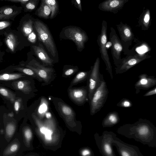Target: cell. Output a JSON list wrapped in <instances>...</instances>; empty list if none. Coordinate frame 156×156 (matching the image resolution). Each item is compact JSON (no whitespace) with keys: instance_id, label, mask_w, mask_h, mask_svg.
I'll return each mask as SVG.
<instances>
[{"instance_id":"cell-16","label":"cell","mask_w":156,"mask_h":156,"mask_svg":"<svg viewBox=\"0 0 156 156\" xmlns=\"http://www.w3.org/2000/svg\"><path fill=\"white\" fill-rule=\"evenodd\" d=\"M69 94L70 97L76 101L83 102L86 99L87 91L83 88L71 89L69 90Z\"/></svg>"},{"instance_id":"cell-18","label":"cell","mask_w":156,"mask_h":156,"mask_svg":"<svg viewBox=\"0 0 156 156\" xmlns=\"http://www.w3.org/2000/svg\"><path fill=\"white\" fill-rule=\"evenodd\" d=\"M34 52L38 58L44 63L46 65H52L53 60L48 56L44 48L40 46H32Z\"/></svg>"},{"instance_id":"cell-7","label":"cell","mask_w":156,"mask_h":156,"mask_svg":"<svg viewBox=\"0 0 156 156\" xmlns=\"http://www.w3.org/2000/svg\"><path fill=\"white\" fill-rule=\"evenodd\" d=\"M151 57V56L145 54L141 55L136 53L133 55H128L123 58L121 64L115 67V73L117 74H120L126 72L141 61Z\"/></svg>"},{"instance_id":"cell-29","label":"cell","mask_w":156,"mask_h":156,"mask_svg":"<svg viewBox=\"0 0 156 156\" xmlns=\"http://www.w3.org/2000/svg\"><path fill=\"white\" fill-rule=\"evenodd\" d=\"M15 69L27 75L37 77L34 71L30 69L17 67L15 68Z\"/></svg>"},{"instance_id":"cell-12","label":"cell","mask_w":156,"mask_h":156,"mask_svg":"<svg viewBox=\"0 0 156 156\" xmlns=\"http://www.w3.org/2000/svg\"><path fill=\"white\" fill-rule=\"evenodd\" d=\"M113 146L116 147L118 152L121 156H143L137 147L126 143L116 136L113 141Z\"/></svg>"},{"instance_id":"cell-32","label":"cell","mask_w":156,"mask_h":156,"mask_svg":"<svg viewBox=\"0 0 156 156\" xmlns=\"http://www.w3.org/2000/svg\"><path fill=\"white\" fill-rule=\"evenodd\" d=\"M24 134L26 141L29 143L32 139V133L31 129L27 128L25 129Z\"/></svg>"},{"instance_id":"cell-11","label":"cell","mask_w":156,"mask_h":156,"mask_svg":"<svg viewBox=\"0 0 156 156\" xmlns=\"http://www.w3.org/2000/svg\"><path fill=\"white\" fill-rule=\"evenodd\" d=\"M26 67L33 71L38 78L45 83H48L51 79L53 72L51 68L45 67L35 60L30 62Z\"/></svg>"},{"instance_id":"cell-8","label":"cell","mask_w":156,"mask_h":156,"mask_svg":"<svg viewBox=\"0 0 156 156\" xmlns=\"http://www.w3.org/2000/svg\"><path fill=\"white\" fill-rule=\"evenodd\" d=\"M110 30L109 40L112 44L111 47V53L114 64L116 67L121 64L123 60V58H121V55L123 48L115 30L111 27Z\"/></svg>"},{"instance_id":"cell-22","label":"cell","mask_w":156,"mask_h":156,"mask_svg":"<svg viewBox=\"0 0 156 156\" xmlns=\"http://www.w3.org/2000/svg\"><path fill=\"white\" fill-rule=\"evenodd\" d=\"M39 131L43 135L46 141L50 142L52 141V136L53 134V131L45 126H42L40 127Z\"/></svg>"},{"instance_id":"cell-21","label":"cell","mask_w":156,"mask_h":156,"mask_svg":"<svg viewBox=\"0 0 156 156\" xmlns=\"http://www.w3.org/2000/svg\"><path fill=\"white\" fill-rule=\"evenodd\" d=\"M12 85L16 89L24 93H29L31 90L30 82L27 80H18L13 82Z\"/></svg>"},{"instance_id":"cell-33","label":"cell","mask_w":156,"mask_h":156,"mask_svg":"<svg viewBox=\"0 0 156 156\" xmlns=\"http://www.w3.org/2000/svg\"><path fill=\"white\" fill-rule=\"evenodd\" d=\"M0 94L7 98L11 97L13 96V94L9 90L2 87H0Z\"/></svg>"},{"instance_id":"cell-44","label":"cell","mask_w":156,"mask_h":156,"mask_svg":"<svg viewBox=\"0 0 156 156\" xmlns=\"http://www.w3.org/2000/svg\"><path fill=\"white\" fill-rule=\"evenodd\" d=\"M20 107V102L18 101H16L15 102L14 104V108L15 111L17 112L19 111Z\"/></svg>"},{"instance_id":"cell-31","label":"cell","mask_w":156,"mask_h":156,"mask_svg":"<svg viewBox=\"0 0 156 156\" xmlns=\"http://www.w3.org/2000/svg\"><path fill=\"white\" fill-rule=\"evenodd\" d=\"M117 105L119 107L127 108L131 107L132 105L129 100L123 99L119 102L117 104Z\"/></svg>"},{"instance_id":"cell-36","label":"cell","mask_w":156,"mask_h":156,"mask_svg":"<svg viewBox=\"0 0 156 156\" xmlns=\"http://www.w3.org/2000/svg\"><path fill=\"white\" fill-rule=\"evenodd\" d=\"M76 68H70L68 69L63 72V75L65 77H68L74 74L77 70Z\"/></svg>"},{"instance_id":"cell-14","label":"cell","mask_w":156,"mask_h":156,"mask_svg":"<svg viewBox=\"0 0 156 156\" xmlns=\"http://www.w3.org/2000/svg\"><path fill=\"white\" fill-rule=\"evenodd\" d=\"M139 80L136 82L134 87L136 93H139L140 90H148L156 85V78L153 76H148L146 74H140Z\"/></svg>"},{"instance_id":"cell-41","label":"cell","mask_w":156,"mask_h":156,"mask_svg":"<svg viewBox=\"0 0 156 156\" xmlns=\"http://www.w3.org/2000/svg\"><path fill=\"white\" fill-rule=\"evenodd\" d=\"M1 1H7L12 2L20 3L22 4H26L28 2L32 0H0Z\"/></svg>"},{"instance_id":"cell-25","label":"cell","mask_w":156,"mask_h":156,"mask_svg":"<svg viewBox=\"0 0 156 156\" xmlns=\"http://www.w3.org/2000/svg\"><path fill=\"white\" fill-rule=\"evenodd\" d=\"M22 73H4L0 75V80H13L25 76Z\"/></svg>"},{"instance_id":"cell-4","label":"cell","mask_w":156,"mask_h":156,"mask_svg":"<svg viewBox=\"0 0 156 156\" xmlns=\"http://www.w3.org/2000/svg\"><path fill=\"white\" fill-rule=\"evenodd\" d=\"M34 25L39 41L44 44L51 55L54 57H55L56 53V47L47 27L39 20L35 21Z\"/></svg>"},{"instance_id":"cell-27","label":"cell","mask_w":156,"mask_h":156,"mask_svg":"<svg viewBox=\"0 0 156 156\" xmlns=\"http://www.w3.org/2000/svg\"><path fill=\"white\" fill-rule=\"evenodd\" d=\"M90 72L81 71L78 73L73 79L71 83V85H73L83 80L88 77Z\"/></svg>"},{"instance_id":"cell-13","label":"cell","mask_w":156,"mask_h":156,"mask_svg":"<svg viewBox=\"0 0 156 156\" xmlns=\"http://www.w3.org/2000/svg\"><path fill=\"white\" fill-rule=\"evenodd\" d=\"M128 2L129 0H105L99 4L98 8L103 11L116 14Z\"/></svg>"},{"instance_id":"cell-15","label":"cell","mask_w":156,"mask_h":156,"mask_svg":"<svg viewBox=\"0 0 156 156\" xmlns=\"http://www.w3.org/2000/svg\"><path fill=\"white\" fill-rule=\"evenodd\" d=\"M22 8L14 6H4L0 8V20H13L21 12Z\"/></svg>"},{"instance_id":"cell-20","label":"cell","mask_w":156,"mask_h":156,"mask_svg":"<svg viewBox=\"0 0 156 156\" xmlns=\"http://www.w3.org/2000/svg\"><path fill=\"white\" fill-rule=\"evenodd\" d=\"M36 12L37 15L39 17L48 19L51 15V11L44 0H42L41 5Z\"/></svg>"},{"instance_id":"cell-39","label":"cell","mask_w":156,"mask_h":156,"mask_svg":"<svg viewBox=\"0 0 156 156\" xmlns=\"http://www.w3.org/2000/svg\"><path fill=\"white\" fill-rule=\"evenodd\" d=\"M72 2L75 6L80 11H82L81 3L80 0H72Z\"/></svg>"},{"instance_id":"cell-6","label":"cell","mask_w":156,"mask_h":156,"mask_svg":"<svg viewBox=\"0 0 156 156\" xmlns=\"http://www.w3.org/2000/svg\"><path fill=\"white\" fill-rule=\"evenodd\" d=\"M100 65V60L99 57H97L92 67L89 78L88 96L90 101L94 92L100 85L103 77L99 71Z\"/></svg>"},{"instance_id":"cell-3","label":"cell","mask_w":156,"mask_h":156,"mask_svg":"<svg viewBox=\"0 0 156 156\" xmlns=\"http://www.w3.org/2000/svg\"><path fill=\"white\" fill-rule=\"evenodd\" d=\"M107 22L106 21L103 20L102 23L101 32L98 36L97 41L99 46L101 58L106 65V70L109 74L111 79L112 80L113 76L112 66L108 54V50L105 47L106 43L107 42Z\"/></svg>"},{"instance_id":"cell-1","label":"cell","mask_w":156,"mask_h":156,"mask_svg":"<svg viewBox=\"0 0 156 156\" xmlns=\"http://www.w3.org/2000/svg\"><path fill=\"white\" fill-rule=\"evenodd\" d=\"M118 133L129 139H134L149 147L156 146V128L149 121L140 119L133 124H126L119 127Z\"/></svg>"},{"instance_id":"cell-30","label":"cell","mask_w":156,"mask_h":156,"mask_svg":"<svg viewBox=\"0 0 156 156\" xmlns=\"http://www.w3.org/2000/svg\"><path fill=\"white\" fill-rule=\"evenodd\" d=\"M15 130V127L14 124L9 123L7 125L6 128V133L9 137L12 136L14 134Z\"/></svg>"},{"instance_id":"cell-28","label":"cell","mask_w":156,"mask_h":156,"mask_svg":"<svg viewBox=\"0 0 156 156\" xmlns=\"http://www.w3.org/2000/svg\"><path fill=\"white\" fill-rule=\"evenodd\" d=\"M61 111L64 115L66 116H73V113L71 108L66 105H62Z\"/></svg>"},{"instance_id":"cell-9","label":"cell","mask_w":156,"mask_h":156,"mask_svg":"<svg viewBox=\"0 0 156 156\" xmlns=\"http://www.w3.org/2000/svg\"><path fill=\"white\" fill-rule=\"evenodd\" d=\"M116 27L120 36L123 51L127 54V51H129V48L131 45L134 35L130 27L126 23L121 22L119 24L116 25Z\"/></svg>"},{"instance_id":"cell-45","label":"cell","mask_w":156,"mask_h":156,"mask_svg":"<svg viewBox=\"0 0 156 156\" xmlns=\"http://www.w3.org/2000/svg\"><path fill=\"white\" fill-rule=\"evenodd\" d=\"M112 43L110 41H108L106 42L105 44V47L106 49L108 50L112 46Z\"/></svg>"},{"instance_id":"cell-17","label":"cell","mask_w":156,"mask_h":156,"mask_svg":"<svg viewBox=\"0 0 156 156\" xmlns=\"http://www.w3.org/2000/svg\"><path fill=\"white\" fill-rule=\"evenodd\" d=\"M151 16L150 11L149 9H146L143 10L140 15L138 23L143 30H148L151 25Z\"/></svg>"},{"instance_id":"cell-19","label":"cell","mask_w":156,"mask_h":156,"mask_svg":"<svg viewBox=\"0 0 156 156\" xmlns=\"http://www.w3.org/2000/svg\"><path fill=\"white\" fill-rule=\"evenodd\" d=\"M120 118L118 113L116 112L109 113L102 122L103 127H111L118 123Z\"/></svg>"},{"instance_id":"cell-43","label":"cell","mask_w":156,"mask_h":156,"mask_svg":"<svg viewBox=\"0 0 156 156\" xmlns=\"http://www.w3.org/2000/svg\"><path fill=\"white\" fill-rule=\"evenodd\" d=\"M91 154L90 151L88 149H83L81 152V154L83 156H90Z\"/></svg>"},{"instance_id":"cell-38","label":"cell","mask_w":156,"mask_h":156,"mask_svg":"<svg viewBox=\"0 0 156 156\" xmlns=\"http://www.w3.org/2000/svg\"><path fill=\"white\" fill-rule=\"evenodd\" d=\"M19 146L17 144H13L11 145L8 149V153H12L16 151L18 149Z\"/></svg>"},{"instance_id":"cell-46","label":"cell","mask_w":156,"mask_h":156,"mask_svg":"<svg viewBox=\"0 0 156 156\" xmlns=\"http://www.w3.org/2000/svg\"><path fill=\"white\" fill-rule=\"evenodd\" d=\"M46 116L48 118H50L51 116V115L50 113L49 112H47L46 114Z\"/></svg>"},{"instance_id":"cell-2","label":"cell","mask_w":156,"mask_h":156,"mask_svg":"<svg viewBox=\"0 0 156 156\" xmlns=\"http://www.w3.org/2000/svg\"><path fill=\"white\" fill-rule=\"evenodd\" d=\"M108 90L103 77L99 86L94 92L90 100V114L93 115L103 107L108 98Z\"/></svg>"},{"instance_id":"cell-37","label":"cell","mask_w":156,"mask_h":156,"mask_svg":"<svg viewBox=\"0 0 156 156\" xmlns=\"http://www.w3.org/2000/svg\"><path fill=\"white\" fill-rule=\"evenodd\" d=\"M28 41L32 43H34L36 41V35L35 33L32 31L28 36Z\"/></svg>"},{"instance_id":"cell-35","label":"cell","mask_w":156,"mask_h":156,"mask_svg":"<svg viewBox=\"0 0 156 156\" xmlns=\"http://www.w3.org/2000/svg\"><path fill=\"white\" fill-rule=\"evenodd\" d=\"M47 105L44 101H43L38 108V112L40 114H44L47 111Z\"/></svg>"},{"instance_id":"cell-5","label":"cell","mask_w":156,"mask_h":156,"mask_svg":"<svg viewBox=\"0 0 156 156\" xmlns=\"http://www.w3.org/2000/svg\"><path fill=\"white\" fill-rule=\"evenodd\" d=\"M116 135L113 132L105 131L101 136L97 134L96 142L101 153L103 156H114L113 142Z\"/></svg>"},{"instance_id":"cell-26","label":"cell","mask_w":156,"mask_h":156,"mask_svg":"<svg viewBox=\"0 0 156 156\" xmlns=\"http://www.w3.org/2000/svg\"><path fill=\"white\" fill-rule=\"evenodd\" d=\"M33 21L30 19L23 23L22 27V31L25 36H28L33 30Z\"/></svg>"},{"instance_id":"cell-10","label":"cell","mask_w":156,"mask_h":156,"mask_svg":"<svg viewBox=\"0 0 156 156\" xmlns=\"http://www.w3.org/2000/svg\"><path fill=\"white\" fill-rule=\"evenodd\" d=\"M64 34L68 39L74 42L79 51L84 48L85 43L88 39L84 31L77 27H70L65 30Z\"/></svg>"},{"instance_id":"cell-34","label":"cell","mask_w":156,"mask_h":156,"mask_svg":"<svg viewBox=\"0 0 156 156\" xmlns=\"http://www.w3.org/2000/svg\"><path fill=\"white\" fill-rule=\"evenodd\" d=\"M36 4L34 0H31L25 5V10L26 11L33 10L36 7Z\"/></svg>"},{"instance_id":"cell-42","label":"cell","mask_w":156,"mask_h":156,"mask_svg":"<svg viewBox=\"0 0 156 156\" xmlns=\"http://www.w3.org/2000/svg\"><path fill=\"white\" fill-rule=\"evenodd\" d=\"M156 94V87H155L152 90L148 91L145 93L144 95V96H148Z\"/></svg>"},{"instance_id":"cell-23","label":"cell","mask_w":156,"mask_h":156,"mask_svg":"<svg viewBox=\"0 0 156 156\" xmlns=\"http://www.w3.org/2000/svg\"><path fill=\"white\" fill-rule=\"evenodd\" d=\"M45 2L50 8L51 13L50 16V19L55 17L57 14L58 9V6L56 0H44Z\"/></svg>"},{"instance_id":"cell-24","label":"cell","mask_w":156,"mask_h":156,"mask_svg":"<svg viewBox=\"0 0 156 156\" xmlns=\"http://www.w3.org/2000/svg\"><path fill=\"white\" fill-rule=\"evenodd\" d=\"M6 44L12 51H14L16 46V38L15 35L11 33L9 34L5 39Z\"/></svg>"},{"instance_id":"cell-40","label":"cell","mask_w":156,"mask_h":156,"mask_svg":"<svg viewBox=\"0 0 156 156\" xmlns=\"http://www.w3.org/2000/svg\"><path fill=\"white\" fill-rule=\"evenodd\" d=\"M11 25L10 22L7 21H0V30L5 29Z\"/></svg>"}]
</instances>
